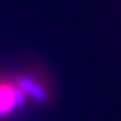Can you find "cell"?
Here are the masks:
<instances>
[{
	"label": "cell",
	"instance_id": "6da1fadb",
	"mask_svg": "<svg viewBox=\"0 0 121 121\" xmlns=\"http://www.w3.org/2000/svg\"><path fill=\"white\" fill-rule=\"evenodd\" d=\"M28 102L29 99L14 74L0 77V119L16 113Z\"/></svg>",
	"mask_w": 121,
	"mask_h": 121
},
{
	"label": "cell",
	"instance_id": "7a4b0ae2",
	"mask_svg": "<svg viewBox=\"0 0 121 121\" xmlns=\"http://www.w3.org/2000/svg\"><path fill=\"white\" fill-rule=\"evenodd\" d=\"M15 79L27 95L29 101L46 104L51 100V90L45 80L33 73H16Z\"/></svg>",
	"mask_w": 121,
	"mask_h": 121
}]
</instances>
